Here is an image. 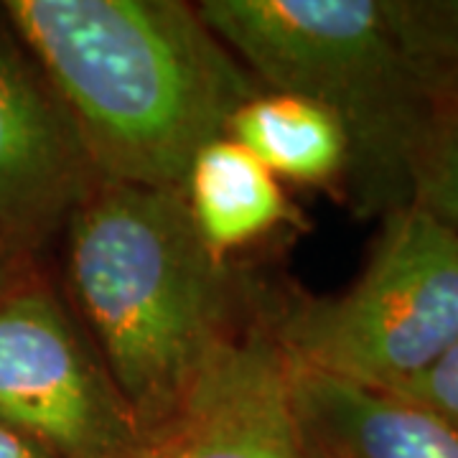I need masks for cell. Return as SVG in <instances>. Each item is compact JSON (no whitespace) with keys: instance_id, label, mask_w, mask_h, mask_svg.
<instances>
[{"instance_id":"6da1fadb","label":"cell","mask_w":458,"mask_h":458,"mask_svg":"<svg viewBox=\"0 0 458 458\" xmlns=\"http://www.w3.org/2000/svg\"><path fill=\"white\" fill-rule=\"evenodd\" d=\"M102 181L183 191L199 150L262 87L179 0H8Z\"/></svg>"},{"instance_id":"7a4b0ae2","label":"cell","mask_w":458,"mask_h":458,"mask_svg":"<svg viewBox=\"0 0 458 458\" xmlns=\"http://www.w3.org/2000/svg\"><path fill=\"white\" fill-rule=\"evenodd\" d=\"M69 288L143 433L168 423L252 321L183 191L99 181L66 222Z\"/></svg>"},{"instance_id":"3957f363","label":"cell","mask_w":458,"mask_h":458,"mask_svg":"<svg viewBox=\"0 0 458 458\" xmlns=\"http://www.w3.org/2000/svg\"><path fill=\"white\" fill-rule=\"evenodd\" d=\"M207 29L262 89L311 99L349 146L360 212L410 204V161L433 95L394 29L390 0H204Z\"/></svg>"},{"instance_id":"277c9868","label":"cell","mask_w":458,"mask_h":458,"mask_svg":"<svg viewBox=\"0 0 458 458\" xmlns=\"http://www.w3.org/2000/svg\"><path fill=\"white\" fill-rule=\"evenodd\" d=\"M260 318L291 364L390 393L458 342V232L415 207L390 212L346 293L293 298Z\"/></svg>"},{"instance_id":"5b68a950","label":"cell","mask_w":458,"mask_h":458,"mask_svg":"<svg viewBox=\"0 0 458 458\" xmlns=\"http://www.w3.org/2000/svg\"><path fill=\"white\" fill-rule=\"evenodd\" d=\"M0 426L54 458H131L146 433L47 283L0 295Z\"/></svg>"},{"instance_id":"8992f818","label":"cell","mask_w":458,"mask_h":458,"mask_svg":"<svg viewBox=\"0 0 458 458\" xmlns=\"http://www.w3.org/2000/svg\"><path fill=\"white\" fill-rule=\"evenodd\" d=\"M99 181L44 72L0 23V234L33 250L66 227Z\"/></svg>"},{"instance_id":"52a82bcc","label":"cell","mask_w":458,"mask_h":458,"mask_svg":"<svg viewBox=\"0 0 458 458\" xmlns=\"http://www.w3.org/2000/svg\"><path fill=\"white\" fill-rule=\"evenodd\" d=\"M131 458H309L291 364L260 316L222 352L183 408Z\"/></svg>"},{"instance_id":"ba28073f","label":"cell","mask_w":458,"mask_h":458,"mask_svg":"<svg viewBox=\"0 0 458 458\" xmlns=\"http://www.w3.org/2000/svg\"><path fill=\"white\" fill-rule=\"evenodd\" d=\"M291 394L306 456L458 458L456 430L390 394L298 364H291Z\"/></svg>"},{"instance_id":"9c48e42d","label":"cell","mask_w":458,"mask_h":458,"mask_svg":"<svg viewBox=\"0 0 458 458\" xmlns=\"http://www.w3.org/2000/svg\"><path fill=\"white\" fill-rule=\"evenodd\" d=\"M183 199L199 237L222 260L291 216L278 179L227 135L199 150L183 183Z\"/></svg>"},{"instance_id":"30bf717a","label":"cell","mask_w":458,"mask_h":458,"mask_svg":"<svg viewBox=\"0 0 458 458\" xmlns=\"http://www.w3.org/2000/svg\"><path fill=\"white\" fill-rule=\"evenodd\" d=\"M227 138L245 146L276 179L328 183L346 174L349 146L339 120L298 95L260 89L232 114Z\"/></svg>"},{"instance_id":"8fae6325","label":"cell","mask_w":458,"mask_h":458,"mask_svg":"<svg viewBox=\"0 0 458 458\" xmlns=\"http://www.w3.org/2000/svg\"><path fill=\"white\" fill-rule=\"evenodd\" d=\"M458 232V89L433 99L410 161V204Z\"/></svg>"},{"instance_id":"7c38bea8","label":"cell","mask_w":458,"mask_h":458,"mask_svg":"<svg viewBox=\"0 0 458 458\" xmlns=\"http://www.w3.org/2000/svg\"><path fill=\"white\" fill-rule=\"evenodd\" d=\"M394 29L433 99L458 89V0H390Z\"/></svg>"},{"instance_id":"4fadbf2b","label":"cell","mask_w":458,"mask_h":458,"mask_svg":"<svg viewBox=\"0 0 458 458\" xmlns=\"http://www.w3.org/2000/svg\"><path fill=\"white\" fill-rule=\"evenodd\" d=\"M379 394H390L394 400L426 410L458 433V342L441 360L433 361L426 372L412 377L410 382L394 387L390 393Z\"/></svg>"},{"instance_id":"5bb4252c","label":"cell","mask_w":458,"mask_h":458,"mask_svg":"<svg viewBox=\"0 0 458 458\" xmlns=\"http://www.w3.org/2000/svg\"><path fill=\"white\" fill-rule=\"evenodd\" d=\"M29 252L31 250L0 234V295L29 278Z\"/></svg>"},{"instance_id":"9a60e30c","label":"cell","mask_w":458,"mask_h":458,"mask_svg":"<svg viewBox=\"0 0 458 458\" xmlns=\"http://www.w3.org/2000/svg\"><path fill=\"white\" fill-rule=\"evenodd\" d=\"M0 458H54L36 443L21 438L18 433L0 426Z\"/></svg>"}]
</instances>
